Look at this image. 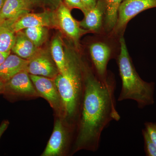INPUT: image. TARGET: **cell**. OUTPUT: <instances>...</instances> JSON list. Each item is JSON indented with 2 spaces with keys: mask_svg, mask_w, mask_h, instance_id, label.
Wrapping results in <instances>:
<instances>
[{
  "mask_svg": "<svg viewBox=\"0 0 156 156\" xmlns=\"http://www.w3.org/2000/svg\"><path fill=\"white\" fill-rule=\"evenodd\" d=\"M84 91L74 151H98L102 131L112 121L120 119L116 108L115 85L107 78L102 82L83 64Z\"/></svg>",
  "mask_w": 156,
  "mask_h": 156,
  "instance_id": "6da1fadb",
  "label": "cell"
},
{
  "mask_svg": "<svg viewBox=\"0 0 156 156\" xmlns=\"http://www.w3.org/2000/svg\"><path fill=\"white\" fill-rule=\"evenodd\" d=\"M64 72L54 79L63 106V119L73 122L81 109L84 91L83 62L75 50L66 48Z\"/></svg>",
  "mask_w": 156,
  "mask_h": 156,
  "instance_id": "7a4b0ae2",
  "label": "cell"
},
{
  "mask_svg": "<svg viewBox=\"0 0 156 156\" xmlns=\"http://www.w3.org/2000/svg\"><path fill=\"white\" fill-rule=\"evenodd\" d=\"M119 42L118 65L122 86L118 101L134 100L140 109L152 105L154 103V83L145 82L140 77L131 61L123 37H121Z\"/></svg>",
  "mask_w": 156,
  "mask_h": 156,
  "instance_id": "3957f363",
  "label": "cell"
},
{
  "mask_svg": "<svg viewBox=\"0 0 156 156\" xmlns=\"http://www.w3.org/2000/svg\"><path fill=\"white\" fill-rule=\"evenodd\" d=\"M156 8V0H123L118 12L117 23L112 31L118 34L126 28L131 20L143 11Z\"/></svg>",
  "mask_w": 156,
  "mask_h": 156,
  "instance_id": "277c9868",
  "label": "cell"
},
{
  "mask_svg": "<svg viewBox=\"0 0 156 156\" xmlns=\"http://www.w3.org/2000/svg\"><path fill=\"white\" fill-rule=\"evenodd\" d=\"M58 28L68 38L79 48L81 37L89 32L81 27L71 14L70 9L62 2L56 11Z\"/></svg>",
  "mask_w": 156,
  "mask_h": 156,
  "instance_id": "5b68a950",
  "label": "cell"
},
{
  "mask_svg": "<svg viewBox=\"0 0 156 156\" xmlns=\"http://www.w3.org/2000/svg\"><path fill=\"white\" fill-rule=\"evenodd\" d=\"M27 70L29 74L54 79L59 71L50 53V48H40L28 60Z\"/></svg>",
  "mask_w": 156,
  "mask_h": 156,
  "instance_id": "8992f818",
  "label": "cell"
},
{
  "mask_svg": "<svg viewBox=\"0 0 156 156\" xmlns=\"http://www.w3.org/2000/svg\"><path fill=\"white\" fill-rule=\"evenodd\" d=\"M29 75L39 96L47 100L51 107L63 119L62 102L54 79L43 76Z\"/></svg>",
  "mask_w": 156,
  "mask_h": 156,
  "instance_id": "52a82bcc",
  "label": "cell"
},
{
  "mask_svg": "<svg viewBox=\"0 0 156 156\" xmlns=\"http://www.w3.org/2000/svg\"><path fill=\"white\" fill-rule=\"evenodd\" d=\"M38 26L58 28L56 11L44 10L43 12L40 13L28 12L13 23L11 27L16 33L26 28Z\"/></svg>",
  "mask_w": 156,
  "mask_h": 156,
  "instance_id": "ba28073f",
  "label": "cell"
},
{
  "mask_svg": "<svg viewBox=\"0 0 156 156\" xmlns=\"http://www.w3.org/2000/svg\"><path fill=\"white\" fill-rule=\"evenodd\" d=\"M4 94L29 97L39 96L27 70L18 73L5 83Z\"/></svg>",
  "mask_w": 156,
  "mask_h": 156,
  "instance_id": "9c48e42d",
  "label": "cell"
},
{
  "mask_svg": "<svg viewBox=\"0 0 156 156\" xmlns=\"http://www.w3.org/2000/svg\"><path fill=\"white\" fill-rule=\"evenodd\" d=\"M69 139L68 129L60 119L56 120L53 133L42 156H58L63 154Z\"/></svg>",
  "mask_w": 156,
  "mask_h": 156,
  "instance_id": "30bf717a",
  "label": "cell"
},
{
  "mask_svg": "<svg viewBox=\"0 0 156 156\" xmlns=\"http://www.w3.org/2000/svg\"><path fill=\"white\" fill-rule=\"evenodd\" d=\"M89 52L96 76L105 82L108 78L107 66L112 54L110 48L103 42H95L90 45Z\"/></svg>",
  "mask_w": 156,
  "mask_h": 156,
  "instance_id": "8fae6325",
  "label": "cell"
},
{
  "mask_svg": "<svg viewBox=\"0 0 156 156\" xmlns=\"http://www.w3.org/2000/svg\"><path fill=\"white\" fill-rule=\"evenodd\" d=\"M28 3L23 0H5L0 11V26L11 25L20 17L30 12Z\"/></svg>",
  "mask_w": 156,
  "mask_h": 156,
  "instance_id": "7c38bea8",
  "label": "cell"
},
{
  "mask_svg": "<svg viewBox=\"0 0 156 156\" xmlns=\"http://www.w3.org/2000/svg\"><path fill=\"white\" fill-rule=\"evenodd\" d=\"M105 13V5L104 0H98L95 5L84 14L83 19L79 22L82 28L89 32H96L102 25Z\"/></svg>",
  "mask_w": 156,
  "mask_h": 156,
  "instance_id": "4fadbf2b",
  "label": "cell"
},
{
  "mask_svg": "<svg viewBox=\"0 0 156 156\" xmlns=\"http://www.w3.org/2000/svg\"><path fill=\"white\" fill-rule=\"evenodd\" d=\"M28 60L11 54L0 65V80L5 83L17 73L27 70Z\"/></svg>",
  "mask_w": 156,
  "mask_h": 156,
  "instance_id": "5bb4252c",
  "label": "cell"
},
{
  "mask_svg": "<svg viewBox=\"0 0 156 156\" xmlns=\"http://www.w3.org/2000/svg\"><path fill=\"white\" fill-rule=\"evenodd\" d=\"M39 48L31 41L22 30L16 33L15 42L11 51L20 58L28 60Z\"/></svg>",
  "mask_w": 156,
  "mask_h": 156,
  "instance_id": "9a60e30c",
  "label": "cell"
},
{
  "mask_svg": "<svg viewBox=\"0 0 156 156\" xmlns=\"http://www.w3.org/2000/svg\"><path fill=\"white\" fill-rule=\"evenodd\" d=\"M50 51L59 73H62L65 69L66 53L63 42L59 34L56 35L52 40Z\"/></svg>",
  "mask_w": 156,
  "mask_h": 156,
  "instance_id": "2e32d148",
  "label": "cell"
},
{
  "mask_svg": "<svg viewBox=\"0 0 156 156\" xmlns=\"http://www.w3.org/2000/svg\"><path fill=\"white\" fill-rule=\"evenodd\" d=\"M105 5V24L108 30H112L117 23L118 12L123 0H104Z\"/></svg>",
  "mask_w": 156,
  "mask_h": 156,
  "instance_id": "e0dca14e",
  "label": "cell"
},
{
  "mask_svg": "<svg viewBox=\"0 0 156 156\" xmlns=\"http://www.w3.org/2000/svg\"><path fill=\"white\" fill-rule=\"evenodd\" d=\"M48 29L46 27L38 26L26 28L23 31L34 44L40 48L48 40Z\"/></svg>",
  "mask_w": 156,
  "mask_h": 156,
  "instance_id": "ac0fdd59",
  "label": "cell"
},
{
  "mask_svg": "<svg viewBox=\"0 0 156 156\" xmlns=\"http://www.w3.org/2000/svg\"><path fill=\"white\" fill-rule=\"evenodd\" d=\"M16 33L11 29V25L0 26V51H11L15 41Z\"/></svg>",
  "mask_w": 156,
  "mask_h": 156,
  "instance_id": "d6986e66",
  "label": "cell"
},
{
  "mask_svg": "<svg viewBox=\"0 0 156 156\" xmlns=\"http://www.w3.org/2000/svg\"><path fill=\"white\" fill-rule=\"evenodd\" d=\"M31 9L38 7L47 11H55L62 2V0H27Z\"/></svg>",
  "mask_w": 156,
  "mask_h": 156,
  "instance_id": "ffe728a7",
  "label": "cell"
},
{
  "mask_svg": "<svg viewBox=\"0 0 156 156\" xmlns=\"http://www.w3.org/2000/svg\"><path fill=\"white\" fill-rule=\"evenodd\" d=\"M146 155L156 156V145L152 142L145 129L142 130Z\"/></svg>",
  "mask_w": 156,
  "mask_h": 156,
  "instance_id": "44dd1931",
  "label": "cell"
},
{
  "mask_svg": "<svg viewBox=\"0 0 156 156\" xmlns=\"http://www.w3.org/2000/svg\"><path fill=\"white\" fill-rule=\"evenodd\" d=\"M62 2L70 10L73 9H79L84 14L87 12V10L82 0H62Z\"/></svg>",
  "mask_w": 156,
  "mask_h": 156,
  "instance_id": "7402d4cb",
  "label": "cell"
},
{
  "mask_svg": "<svg viewBox=\"0 0 156 156\" xmlns=\"http://www.w3.org/2000/svg\"><path fill=\"white\" fill-rule=\"evenodd\" d=\"M146 131L152 142L156 145V122H147L144 124Z\"/></svg>",
  "mask_w": 156,
  "mask_h": 156,
  "instance_id": "603a6c76",
  "label": "cell"
},
{
  "mask_svg": "<svg viewBox=\"0 0 156 156\" xmlns=\"http://www.w3.org/2000/svg\"><path fill=\"white\" fill-rule=\"evenodd\" d=\"M87 11L95 5L98 0H82Z\"/></svg>",
  "mask_w": 156,
  "mask_h": 156,
  "instance_id": "cb8c5ba5",
  "label": "cell"
},
{
  "mask_svg": "<svg viewBox=\"0 0 156 156\" xmlns=\"http://www.w3.org/2000/svg\"><path fill=\"white\" fill-rule=\"evenodd\" d=\"M9 124L10 123H9V121L5 120L0 125V138L9 127Z\"/></svg>",
  "mask_w": 156,
  "mask_h": 156,
  "instance_id": "d4e9b609",
  "label": "cell"
},
{
  "mask_svg": "<svg viewBox=\"0 0 156 156\" xmlns=\"http://www.w3.org/2000/svg\"><path fill=\"white\" fill-rule=\"evenodd\" d=\"M11 51L7 52H3L0 51V65L2 64L6 58L11 54Z\"/></svg>",
  "mask_w": 156,
  "mask_h": 156,
  "instance_id": "484cf974",
  "label": "cell"
},
{
  "mask_svg": "<svg viewBox=\"0 0 156 156\" xmlns=\"http://www.w3.org/2000/svg\"><path fill=\"white\" fill-rule=\"evenodd\" d=\"M5 89V83L0 80V94H4Z\"/></svg>",
  "mask_w": 156,
  "mask_h": 156,
  "instance_id": "4316f807",
  "label": "cell"
},
{
  "mask_svg": "<svg viewBox=\"0 0 156 156\" xmlns=\"http://www.w3.org/2000/svg\"><path fill=\"white\" fill-rule=\"evenodd\" d=\"M5 0H0V11L2 9L3 6L5 4Z\"/></svg>",
  "mask_w": 156,
  "mask_h": 156,
  "instance_id": "83f0119b",
  "label": "cell"
},
{
  "mask_svg": "<svg viewBox=\"0 0 156 156\" xmlns=\"http://www.w3.org/2000/svg\"><path fill=\"white\" fill-rule=\"evenodd\" d=\"M23 1H27V0H23Z\"/></svg>",
  "mask_w": 156,
  "mask_h": 156,
  "instance_id": "f1b7e54d",
  "label": "cell"
}]
</instances>
